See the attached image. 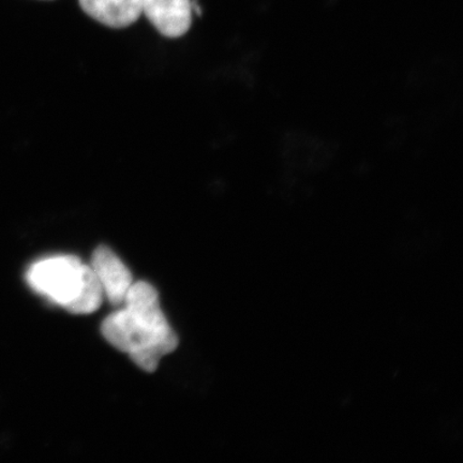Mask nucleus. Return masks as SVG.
Instances as JSON below:
<instances>
[{
  "mask_svg": "<svg viewBox=\"0 0 463 463\" xmlns=\"http://www.w3.org/2000/svg\"><path fill=\"white\" fill-rule=\"evenodd\" d=\"M121 306L103 321V337L127 353L144 372L154 373L161 358L178 345L177 335L161 309L158 292L148 282L132 283Z\"/></svg>",
  "mask_w": 463,
  "mask_h": 463,
  "instance_id": "obj_1",
  "label": "nucleus"
},
{
  "mask_svg": "<svg viewBox=\"0 0 463 463\" xmlns=\"http://www.w3.org/2000/svg\"><path fill=\"white\" fill-rule=\"evenodd\" d=\"M26 280L33 291L72 315H90L103 302V288L94 270L78 257L40 260L27 270Z\"/></svg>",
  "mask_w": 463,
  "mask_h": 463,
  "instance_id": "obj_2",
  "label": "nucleus"
},
{
  "mask_svg": "<svg viewBox=\"0 0 463 463\" xmlns=\"http://www.w3.org/2000/svg\"><path fill=\"white\" fill-rule=\"evenodd\" d=\"M90 266L99 280L104 297H107L109 302L116 307L123 305L133 283L130 270L123 260L116 256L112 249L102 245L92 253Z\"/></svg>",
  "mask_w": 463,
  "mask_h": 463,
  "instance_id": "obj_3",
  "label": "nucleus"
},
{
  "mask_svg": "<svg viewBox=\"0 0 463 463\" xmlns=\"http://www.w3.org/2000/svg\"><path fill=\"white\" fill-rule=\"evenodd\" d=\"M142 14L167 38H179L186 33L193 23L191 0H142Z\"/></svg>",
  "mask_w": 463,
  "mask_h": 463,
  "instance_id": "obj_4",
  "label": "nucleus"
},
{
  "mask_svg": "<svg viewBox=\"0 0 463 463\" xmlns=\"http://www.w3.org/2000/svg\"><path fill=\"white\" fill-rule=\"evenodd\" d=\"M92 19L112 28H125L142 15V0H79Z\"/></svg>",
  "mask_w": 463,
  "mask_h": 463,
  "instance_id": "obj_5",
  "label": "nucleus"
}]
</instances>
